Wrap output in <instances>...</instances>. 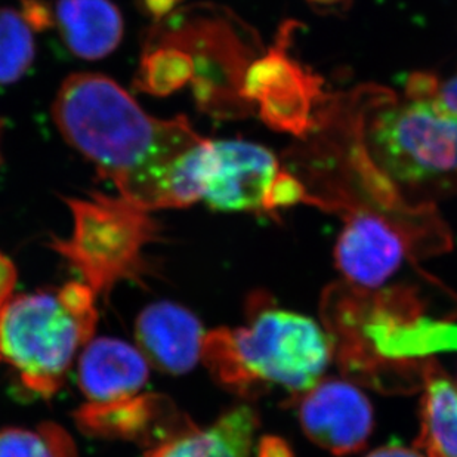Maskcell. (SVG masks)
Returning <instances> with one entry per match:
<instances>
[{"instance_id":"3","label":"cell","mask_w":457,"mask_h":457,"mask_svg":"<svg viewBox=\"0 0 457 457\" xmlns=\"http://www.w3.org/2000/svg\"><path fill=\"white\" fill-rule=\"evenodd\" d=\"M98 295L83 281L11 298L0 315V360L42 397L61 388L74 357L91 341Z\"/></svg>"},{"instance_id":"7","label":"cell","mask_w":457,"mask_h":457,"mask_svg":"<svg viewBox=\"0 0 457 457\" xmlns=\"http://www.w3.org/2000/svg\"><path fill=\"white\" fill-rule=\"evenodd\" d=\"M298 416L305 436L335 456L357 453L373 431V407L355 385L320 380L303 393Z\"/></svg>"},{"instance_id":"13","label":"cell","mask_w":457,"mask_h":457,"mask_svg":"<svg viewBox=\"0 0 457 457\" xmlns=\"http://www.w3.org/2000/svg\"><path fill=\"white\" fill-rule=\"evenodd\" d=\"M141 351L112 337L87 342L79 361V386L87 403H107L141 393L150 376Z\"/></svg>"},{"instance_id":"1","label":"cell","mask_w":457,"mask_h":457,"mask_svg":"<svg viewBox=\"0 0 457 457\" xmlns=\"http://www.w3.org/2000/svg\"><path fill=\"white\" fill-rule=\"evenodd\" d=\"M52 114L65 141L116 186L119 195L153 212L163 209L164 186L179 157L202 141L188 120L144 112L114 80L71 74Z\"/></svg>"},{"instance_id":"26","label":"cell","mask_w":457,"mask_h":457,"mask_svg":"<svg viewBox=\"0 0 457 457\" xmlns=\"http://www.w3.org/2000/svg\"><path fill=\"white\" fill-rule=\"evenodd\" d=\"M179 0H147L148 8L152 9L157 17L168 13L170 9L175 8Z\"/></svg>"},{"instance_id":"11","label":"cell","mask_w":457,"mask_h":457,"mask_svg":"<svg viewBox=\"0 0 457 457\" xmlns=\"http://www.w3.org/2000/svg\"><path fill=\"white\" fill-rule=\"evenodd\" d=\"M204 335L197 317L172 303L147 306L135 326L139 351L168 375H184L197 364Z\"/></svg>"},{"instance_id":"17","label":"cell","mask_w":457,"mask_h":457,"mask_svg":"<svg viewBox=\"0 0 457 457\" xmlns=\"http://www.w3.org/2000/svg\"><path fill=\"white\" fill-rule=\"evenodd\" d=\"M0 457H79V454L69 432L56 423L48 422L36 429H2Z\"/></svg>"},{"instance_id":"5","label":"cell","mask_w":457,"mask_h":457,"mask_svg":"<svg viewBox=\"0 0 457 457\" xmlns=\"http://www.w3.org/2000/svg\"><path fill=\"white\" fill-rule=\"evenodd\" d=\"M376 163L403 184L457 177V117L434 100L380 112L370 128Z\"/></svg>"},{"instance_id":"22","label":"cell","mask_w":457,"mask_h":457,"mask_svg":"<svg viewBox=\"0 0 457 457\" xmlns=\"http://www.w3.org/2000/svg\"><path fill=\"white\" fill-rule=\"evenodd\" d=\"M17 280V271L12 262L0 253V315L6 303L12 298V290Z\"/></svg>"},{"instance_id":"10","label":"cell","mask_w":457,"mask_h":457,"mask_svg":"<svg viewBox=\"0 0 457 457\" xmlns=\"http://www.w3.org/2000/svg\"><path fill=\"white\" fill-rule=\"evenodd\" d=\"M277 172L276 157L262 145L240 139L212 141L202 200L213 211H263Z\"/></svg>"},{"instance_id":"24","label":"cell","mask_w":457,"mask_h":457,"mask_svg":"<svg viewBox=\"0 0 457 457\" xmlns=\"http://www.w3.org/2000/svg\"><path fill=\"white\" fill-rule=\"evenodd\" d=\"M366 457H427L423 456L420 452L414 449H409L406 445H384L380 449L371 452Z\"/></svg>"},{"instance_id":"19","label":"cell","mask_w":457,"mask_h":457,"mask_svg":"<svg viewBox=\"0 0 457 457\" xmlns=\"http://www.w3.org/2000/svg\"><path fill=\"white\" fill-rule=\"evenodd\" d=\"M195 60L187 52L162 48L147 61L145 82L154 94H169L184 87L195 76Z\"/></svg>"},{"instance_id":"23","label":"cell","mask_w":457,"mask_h":457,"mask_svg":"<svg viewBox=\"0 0 457 457\" xmlns=\"http://www.w3.org/2000/svg\"><path fill=\"white\" fill-rule=\"evenodd\" d=\"M434 103L441 110H445V112L457 117V73L454 74L453 78L450 79L449 82L440 85V89L436 92Z\"/></svg>"},{"instance_id":"4","label":"cell","mask_w":457,"mask_h":457,"mask_svg":"<svg viewBox=\"0 0 457 457\" xmlns=\"http://www.w3.org/2000/svg\"><path fill=\"white\" fill-rule=\"evenodd\" d=\"M73 233L51 247L70 263L96 295H108L121 280H139L147 272L145 247L157 238L152 212L129 200L94 195L67 200Z\"/></svg>"},{"instance_id":"6","label":"cell","mask_w":457,"mask_h":457,"mask_svg":"<svg viewBox=\"0 0 457 457\" xmlns=\"http://www.w3.org/2000/svg\"><path fill=\"white\" fill-rule=\"evenodd\" d=\"M411 249V236L397 220L371 209H358L337 238L335 261L351 285L378 289L397 274Z\"/></svg>"},{"instance_id":"16","label":"cell","mask_w":457,"mask_h":457,"mask_svg":"<svg viewBox=\"0 0 457 457\" xmlns=\"http://www.w3.org/2000/svg\"><path fill=\"white\" fill-rule=\"evenodd\" d=\"M425 376L419 445L428 457H457V388L436 370Z\"/></svg>"},{"instance_id":"18","label":"cell","mask_w":457,"mask_h":457,"mask_svg":"<svg viewBox=\"0 0 457 457\" xmlns=\"http://www.w3.org/2000/svg\"><path fill=\"white\" fill-rule=\"evenodd\" d=\"M35 60L31 27L21 13L0 9V85L17 82Z\"/></svg>"},{"instance_id":"2","label":"cell","mask_w":457,"mask_h":457,"mask_svg":"<svg viewBox=\"0 0 457 457\" xmlns=\"http://www.w3.org/2000/svg\"><path fill=\"white\" fill-rule=\"evenodd\" d=\"M200 358L222 386L236 393L281 386L303 394L321 380L332 342L306 315L259 306L246 326L206 333Z\"/></svg>"},{"instance_id":"14","label":"cell","mask_w":457,"mask_h":457,"mask_svg":"<svg viewBox=\"0 0 457 457\" xmlns=\"http://www.w3.org/2000/svg\"><path fill=\"white\" fill-rule=\"evenodd\" d=\"M258 429V416L238 406L206 429L191 428L147 450L145 457H249Z\"/></svg>"},{"instance_id":"21","label":"cell","mask_w":457,"mask_h":457,"mask_svg":"<svg viewBox=\"0 0 457 457\" xmlns=\"http://www.w3.org/2000/svg\"><path fill=\"white\" fill-rule=\"evenodd\" d=\"M440 83L431 73H413L406 85V94L411 101H431L436 96Z\"/></svg>"},{"instance_id":"12","label":"cell","mask_w":457,"mask_h":457,"mask_svg":"<svg viewBox=\"0 0 457 457\" xmlns=\"http://www.w3.org/2000/svg\"><path fill=\"white\" fill-rule=\"evenodd\" d=\"M360 326L367 345L378 357L389 361L457 353L456 324L429 317H407L388 306H373Z\"/></svg>"},{"instance_id":"15","label":"cell","mask_w":457,"mask_h":457,"mask_svg":"<svg viewBox=\"0 0 457 457\" xmlns=\"http://www.w3.org/2000/svg\"><path fill=\"white\" fill-rule=\"evenodd\" d=\"M56 24L65 44L83 60H100L120 44L123 18L110 0H58Z\"/></svg>"},{"instance_id":"9","label":"cell","mask_w":457,"mask_h":457,"mask_svg":"<svg viewBox=\"0 0 457 457\" xmlns=\"http://www.w3.org/2000/svg\"><path fill=\"white\" fill-rule=\"evenodd\" d=\"M79 429L87 436L137 443L152 449L195 425L169 398L138 393L107 403H85L74 411Z\"/></svg>"},{"instance_id":"20","label":"cell","mask_w":457,"mask_h":457,"mask_svg":"<svg viewBox=\"0 0 457 457\" xmlns=\"http://www.w3.org/2000/svg\"><path fill=\"white\" fill-rule=\"evenodd\" d=\"M305 187L287 172H277L268 188L263 211H276L280 207L294 206L305 200Z\"/></svg>"},{"instance_id":"27","label":"cell","mask_w":457,"mask_h":457,"mask_svg":"<svg viewBox=\"0 0 457 457\" xmlns=\"http://www.w3.org/2000/svg\"><path fill=\"white\" fill-rule=\"evenodd\" d=\"M306 2L317 9H337L348 0H306Z\"/></svg>"},{"instance_id":"8","label":"cell","mask_w":457,"mask_h":457,"mask_svg":"<svg viewBox=\"0 0 457 457\" xmlns=\"http://www.w3.org/2000/svg\"><path fill=\"white\" fill-rule=\"evenodd\" d=\"M243 96L259 101V114L272 129L305 134L311 126V108L320 94V80L286 55L271 49L254 61L243 80Z\"/></svg>"},{"instance_id":"25","label":"cell","mask_w":457,"mask_h":457,"mask_svg":"<svg viewBox=\"0 0 457 457\" xmlns=\"http://www.w3.org/2000/svg\"><path fill=\"white\" fill-rule=\"evenodd\" d=\"M261 447V457H292L289 449L278 440H265Z\"/></svg>"}]
</instances>
